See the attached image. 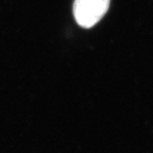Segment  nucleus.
<instances>
[{"label": "nucleus", "mask_w": 153, "mask_h": 153, "mask_svg": "<svg viewBox=\"0 0 153 153\" xmlns=\"http://www.w3.org/2000/svg\"><path fill=\"white\" fill-rule=\"evenodd\" d=\"M110 0H75L73 14L76 23L90 28L98 23L109 8Z\"/></svg>", "instance_id": "obj_1"}]
</instances>
